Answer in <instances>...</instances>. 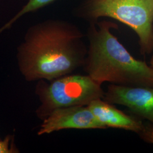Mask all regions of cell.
<instances>
[{
  "label": "cell",
  "instance_id": "cell-5",
  "mask_svg": "<svg viewBox=\"0 0 153 153\" xmlns=\"http://www.w3.org/2000/svg\"><path fill=\"white\" fill-rule=\"evenodd\" d=\"M102 99L127 107L137 117L153 124V86H124L110 84Z\"/></svg>",
  "mask_w": 153,
  "mask_h": 153
},
{
  "label": "cell",
  "instance_id": "cell-3",
  "mask_svg": "<svg viewBox=\"0 0 153 153\" xmlns=\"http://www.w3.org/2000/svg\"><path fill=\"white\" fill-rule=\"evenodd\" d=\"M76 15L90 22L108 17L125 24L136 33L141 55L153 51V0H87Z\"/></svg>",
  "mask_w": 153,
  "mask_h": 153
},
{
  "label": "cell",
  "instance_id": "cell-8",
  "mask_svg": "<svg viewBox=\"0 0 153 153\" xmlns=\"http://www.w3.org/2000/svg\"><path fill=\"white\" fill-rule=\"evenodd\" d=\"M55 1L56 0H28L27 4L25 5L22 7V9L9 22L6 23L0 29V33H2L3 31L9 28L13 23H14L18 19H19L23 16L27 14L28 13L36 11L46 6L49 5V4Z\"/></svg>",
  "mask_w": 153,
  "mask_h": 153
},
{
  "label": "cell",
  "instance_id": "cell-4",
  "mask_svg": "<svg viewBox=\"0 0 153 153\" xmlns=\"http://www.w3.org/2000/svg\"><path fill=\"white\" fill-rule=\"evenodd\" d=\"M49 82L39 80L35 89L40 102L36 114L42 120L55 109L88 105L93 100L102 99L104 96L102 85L88 75L68 74Z\"/></svg>",
  "mask_w": 153,
  "mask_h": 153
},
{
  "label": "cell",
  "instance_id": "cell-9",
  "mask_svg": "<svg viewBox=\"0 0 153 153\" xmlns=\"http://www.w3.org/2000/svg\"><path fill=\"white\" fill-rule=\"evenodd\" d=\"M18 149L14 143V138L7 136L3 140H0V153H19Z\"/></svg>",
  "mask_w": 153,
  "mask_h": 153
},
{
  "label": "cell",
  "instance_id": "cell-10",
  "mask_svg": "<svg viewBox=\"0 0 153 153\" xmlns=\"http://www.w3.org/2000/svg\"><path fill=\"white\" fill-rule=\"evenodd\" d=\"M138 134L145 142L153 144V124L148 122L143 123L141 131Z\"/></svg>",
  "mask_w": 153,
  "mask_h": 153
},
{
  "label": "cell",
  "instance_id": "cell-11",
  "mask_svg": "<svg viewBox=\"0 0 153 153\" xmlns=\"http://www.w3.org/2000/svg\"><path fill=\"white\" fill-rule=\"evenodd\" d=\"M150 66H151L152 68L153 69V55L152 56L151 59H150Z\"/></svg>",
  "mask_w": 153,
  "mask_h": 153
},
{
  "label": "cell",
  "instance_id": "cell-1",
  "mask_svg": "<svg viewBox=\"0 0 153 153\" xmlns=\"http://www.w3.org/2000/svg\"><path fill=\"white\" fill-rule=\"evenodd\" d=\"M74 24L48 19L28 28L17 48L19 71L29 81H51L83 65L88 48Z\"/></svg>",
  "mask_w": 153,
  "mask_h": 153
},
{
  "label": "cell",
  "instance_id": "cell-2",
  "mask_svg": "<svg viewBox=\"0 0 153 153\" xmlns=\"http://www.w3.org/2000/svg\"><path fill=\"white\" fill-rule=\"evenodd\" d=\"M112 22H90L83 70L93 80L124 86H153V69L134 58L111 32Z\"/></svg>",
  "mask_w": 153,
  "mask_h": 153
},
{
  "label": "cell",
  "instance_id": "cell-6",
  "mask_svg": "<svg viewBox=\"0 0 153 153\" xmlns=\"http://www.w3.org/2000/svg\"><path fill=\"white\" fill-rule=\"evenodd\" d=\"M105 129L88 105L60 108L53 111L44 119L38 131L39 136L63 129Z\"/></svg>",
  "mask_w": 153,
  "mask_h": 153
},
{
  "label": "cell",
  "instance_id": "cell-7",
  "mask_svg": "<svg viewBox=\"0 0 153 153\" xmlns=\"http://www.w3.org/2000/svg\"><path fill=\"white\" fill-rule=\"evenodd\" d=\"M88 106L95 119L105 129H121L137 134L142 129L143 122L141 119L134 115L126 114L102 99L93 100Z\"/></svg>",
  "mask_w": 153,
  "mask_h": 153
}]
</instances>
